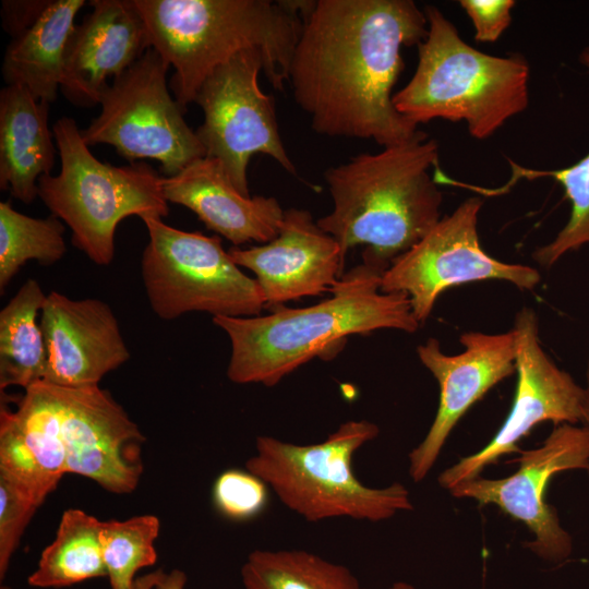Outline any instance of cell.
I'll return each instance as SVG.
<instances>
[{"label":"cell","mask_w":589,"mask_h":589,"mask_svg":"<svg viewBox=\"0 0 589 589\" xmlns=\"http://www.w3.org/2000/svg\"><path fill=\"white\" fill-rule=\"evenodd\" d=\"M426 34L425 13L412 0L305 1L288 82L312 129L382 147L416 136L393 88L405 68L401 49Z\"/></svg>","instance_id":"obj_1"},{"label":"cell","mask_w":589,"mask_h":589,"mask_svg":"<svg viewBox=\"0 0 589 589\" xmlns=\"http://www.w3.org/2000/svg\"><path fill=\"white\" fill-rule=\"evenodd\" d=\"M362 257L332 288L330 297L314 305H281L264 316H214L213 323L231 345L228 378L274 386L311 359L337 352L350 335L378 329L417 332L420 323L409 297L381 291L388 265Z\"/></svg>","instance_id":"obj_2"},{"label":"cell","mask_w":589,"mask_h":589,"mask_svg":"<svg viewBox=\"0 0 589 589\" xmlns=\"http://www.w3.org/2000/svg\"><path fill=\"white\" fill-rule=\"evenodd\" d=\"M151 47L172 65L169 87L185 112L203 83L248 49L263 56L275 89L288 82L305 1L133 0Z\"/></svg>","instance_id":"obj_3"},{"label":"cell","mask_w":589,"mask_h":589,"mask_svg":"<svg viewBox=\"0 0 589 589\" xmlns=\"http://www.w3.org/2000/svg\"><path fill=\"white\" fill-rule=\"evenodd\" d=\"M437 161L436 141L420 130L409 141L329 167L324 177L334 206L317 225L345 255L363 244L362 256L389 265L441 219L443 193L430 173Z\"/></svg>","instance_id":"obj_4"},{"label":"cell","mask_w":589,"mask_h":589,"mask_svg":"<svg viewBox=\"0 0 589 589\" xmlns=\"http://www.w3.org/2000/svg\"><path fill=\"white\" fill-rule=\"evenodd\" d=\"M418 46L410 81L393 96L396 110L419 125L434 119L465 121L477 140L493 135L529 104V64L520 53L498 57L468 45L434 5Z\"/></svg>","instance_id":"obj_5"},{"label":"cell","mask_w":589,"mask_h":589,"mask_svg":"<svg viewBox=\"0 0 589 589\" xmlns=\"http://www.w3.org/2000/svg\"><path fill=\"white\" fill-rule=\"evenodd\" d=\"M380 434L368 420H350L321 443L298 445L260 435L245 469L308 521L347 517L377 522L413 508L408 489L394 482L370 488L354 476L353 455Z\"/></svg>","instance_id":"obj_6"},{"label":"cell","mask_w":589,"mask_h":589,"mask_svg":"<svg viewBox=\"0 0 589 589\" xmlns=\"http://www.w3.org/2000/svg\"><path fill=\"white\" fill-rule=\"evenodd\" d=\"M52 131L61 169L38 180V196L71 229L73 245L95 264L109 265L121 220L169 214L163 177L144 161L116 167L98 160L73 118H60Z\"/></svg>","instance_id":"obj_7"},{"label":"cell","mask_w":589,"mask_h":589,"mask_svg":"<svg viewBox=\"0 0 589 589\" xmlns=\"http://www.w3.org/2000/svg\"><path fill=\"white\" fill-rule=\"evenodd\" d=\"M149 241L141 271L153 312L171 321L190 312L257 316L266 308L255 278L232 261L218 236L184 231L159 217H144Z\"/></svg>","instance_id":"obj_8"},{"label":"cell","mask_w":589,"mask_h":589,"mask_svg":"<svg viewBox=\"0 0 589 589\" xmlns=\"http://www.w3.org/2000/svg\"><path fill=\"white\" fill-rule=\"evenodd\" d=\"M169 67L151 47L113 79L101 96L100 113L81 131L84 142L88 146L111 145L130 163L155 159L167 177L204 157L201 141L170 96Z\"/></svg>","instance_id":"obj_9"},{"label":"cell","mask_w":589,"mask_h":589,"mask_svg":"<svg viewBox=\"0 0 589 589\" xmlns=\"http://www.w3.org/2000/svg\"><path fill=\"white\" fill-rule=\"evenodd\" d=\"M483 201H464L412 248L394 259L381 280V291L409 297L413 316L423 324L447 289L480 280H504L532 290L540 273L528 265L500 261L482 248L478 217Z\"/></svg>","instance_id":"obj_10"},{"label":"cell","mask_w":589,"mask_h":589,"mask_svg":"<svg viewBox=\"0 0 589 589\" xmlns=\"http://www.w3.org/2000/svg\"><path fill=\"white\" fill-rule=\"evenodd\" d=\"M263 68L260 50H244L217 68L194 100L204 113L195 133L205 156L218 159L247 196L248 165L255 154L271 156L286 171L297 173L280 137L274 98L259 84Z\"/></svg>","instance_id":"obj_11"},{"label":"cell","mask_w":589,"mask_h":589,"mask_svg":"<svg viewBox=\"0 0 589 589\" xmlns=\"http://www.w3.org/2000/svg\"><path fill=\"white\" fill-rule=\"evenodd\" d=\"M519 468L501 479L477 477L449 490L457 498H471L480 505H495L512 518L521 521L533 534L525 543L543 561L561 563L573 552V539L561 525L560 517L544 501L546 485L561 472L589 467V431L584 425H556L543 444L522 450Z\"/></svg>","instance_id":"obj_12"},{"label":"cell","mask_w":589,"mask_h":589,"mask_svg":"<svg viewBox=\"0 0 589 589\" xmlns=\"http://www.w3.org/2000/svg\"><path fill=\"white\" fill-rule=\"evenodd\" d=\"M512 329L517 384L510 411L488 445L440 473L437 480L443 489L449 491L460 482L474 479L502 456L519 452V441L541 422L551 421L555 426L580 423L584 387L542 348L536 312L522 308Z\"/></svg>","instance_id":"obj_13"},{"label":"cell","mask_w":589,"mask_h":589,"mask_svg":"<svg viewBox=\"0 0 589 589\" xmlns=\"http://www.w3.org/2000/svg\"><path fill=\"white\" fill-rule=\"evenodd\" d=\"M56 387L67 473L88 478L115 494L133 492L143 473L145 442L137 424L99 385Z\"/></svg>","instance_id":"obj_14"},{"label":"cell","mask_w":589,"mask_h":589,"mask_svg":"<svg viewBox=\"0 0 589 589\" xmlns=\"http://www.w3.org/2000/svg\"><path fill=\"white\" fill-rule=\"evenodd\" d=\"M459 341L464 350L457 354L443 352L436 338L417 347L419 360L438 383L440 401L425 437L408 455V472L414 482L428 476L468 409L493 386L516 373L513 329L500 334L466 332Z\"/></svg>","instance_id":"obj_15"},{"label":"cell","mask_w":589,"mask_h":589,"mask_svg":"<svg viewBox=\"0 0 589 589\" xmlns=\"http://www.w3.org/2000/svg\"><path fill=\"white\" fill-rule=\"evenodd\" d=\"M239 267L255 275L266 308L291 300L330 292L345 274L346 255L333 236L325 232L309 211L288 208L272 241L228 250Z\"/></svg>","instance_id":"obj_16"},{"label":"cell","mask_w":589,"mask_h":589,"mask_svg":"<svg viewBox=\"0 0 589 589\" xmlns=\"http://www.w3.org/2000/svg\"><path fill=\"white\" fill-rule=\"evenodd\" d=\"M39 323L47 351L44 382L71 388L98 386L130 359L117 317L99 299L73 300L52 291Z\"/></svg>","instance_id":"obj_17"},{"label":"cell","mask_w":589,"mask_h":589,"mask_svg":"<svg viewBox=\"0 0 589 589\" xmlns=\"http://www.w3.org/2000/svg\"><path fill=\"white\" fill-rule=\"evenodd\" d=\"M92 12L75 24L68 41L62 95L81 108L100 104L116 79L151 48L133 0H92Z\"/></svg>","instance_id":"obj_18"},{"label":"cell","mask_w":589,"mask_h":589,"mask_svg":"<svg viewBox=\"0 0 589 589\" xmlns=\"http://www.w3.org/2000/svg\"><path fill=\"white\" fill-rule=\"evenodd\" d=\"M65 473L56 385L39 381L19 396L1 390L0 474L40 507Z\"/></svg>","instance_id":"obj_19"},{"label":"cell","mask_w":589,"mask_h":589,"mask_svg":"<svg viewBox=\"0 0 589 589\" xmlns=\"http://www.w3.org/2000/svg\"><path fill=\"white\" fill-rule=\"evenodd\" d=\"M163 191L168 203L191 209L209 230L235 247L275 239L285 212L273 196L243 195L220 161L207 156L175 176L163 177Z\"/></svg>","instance_id":"obj_20"},{"label":"cell","mask_w":589,"mask_h":589,"mask_svg":"<svg viewBox=\"0 0 589 589\" xmlns=\"http://www.w3.org/2000/svg\"><path fill=\"white\" fill-rule=\"evenodd\" d=\"M49 105L20 85L0 91V189L25 204L38 196V180L55 165Z\"/></svg>","instance_id":"obj_21"},{"label":"cell","mask_w":589,"mask_h":589,"mask_svg":"<svg viewBox=\"0 0 589 589\" xmlns=\"http://www.w3.org/2000/svg\"><path fill=\"white\" fill-rule=\"evenodd\" d=\"M85 4V0H51L29 28L12 37L2 63L5 85L23 86L37 100H56L74 20Z\"/></svg>","instance_id":"obj_22"},{"label":"cell","mask_w":589,"mask_h":589,"mask_svg":"<svg viewBox=\"0 0 589 589\" xmlns=\"http://www.w3.org/2000/svg\"><path fill=\"white\" fill-rule=\"evenodd\" d=\"M47 294L27 279L0 312V389L43 381L47 351L38 316Z\"/></svg>","instance_id":"obj_23"},{"label":"cell","mask_w":589,"mask_h":589,"mask_svg":"<svg viewBox=\"0 0 589 589\" xmlns=\"http://www.w3.org/2000/svg\"><path fill=\"white\" fill-rule=\"evenodd\" d=\"M101 521L77 508L67 509L53 541L40 554L28 576L36 588H61L107 576L99 531Z\"/></svg>","instance_id":"obj_24"},{"label":"cell","mask_w":589,"mask_h":589,"mask_svg":"<svg viewBox=\"0 0 589 589\" xmlns=\"http://www.w3.org/2000/svg\"><path fill=\"white\" fill-rule=\"evenodd\" d=\"M241 580L244 589H365L345 565L304 550H254Z\"/></svg>","instance_id":"obj_25"},{"label":"cell","mask_w":589,"mask_h":589,"mask_svg":"<svg viewBox=\"0 0 589 589\" xmlns=\"http://www.w3.org/2000/svg\"><path fill=\"white\" fill-rule=\"evenodd\" d=\"M579 61L589 69V46L581 52ZM509 164L513 172L509 182L489 194H496L505 188H510L520 178L551 177L562 185L570 203L567 223L550 243L532 253L533 260L542 267L551 268L565 254L589 244V153L577 163L555 170H533L522 168L513 161Z\"/></svg>","instance_id":"obj_26"},{"label":"cell","mask_w":589,"mask_h":589,"mask_svg":"<svg viewBox=\"0 0 589 589\" xmlns=\"http://www.w3.org/2000/svg\"><path fill=\"white\" fill-rule=\"evenodd\" d=\"M64 226L55 216L34 218L0 203V291L28 261L49 266L67 251Z\"/></svg>","instance_id":"obj_27"},{"label":"cell","mask_w":589,"mask_h":589,"mask_svg":"<svg viewBox=\"0 0 589 589\" xmlns=\"http://www.w3.org/2000/svg\"><path fill=\"white\" fill-rule=\"evenodd\" d=\"M159 530L158 517L149 514L101 521V554L111 589H132L137 572L156 563Z\"/></svg>","instance_id":"obj_28"},{"label":"cell","mask_w":589,"mask_h":589,"mask_svg":"<svg viewBox=\"0 0 589 589\" xmlns=\"http://www.w3.org/2000/svg\"><path fill=\"white\" fill-rule=\"evenodd\" d=\"M267 485L255 474L229 469L216 479L213 502L217 510L233 520H245L256 516L267 503Z\"/></svg>","instance_id":"obj_29"},{"label":"cell","mask_w":589,"mask_h":589,"mask_svg":"<svg viewBox=\"0 0 589 589\" xmlns=\"http://www.w3.org/2000/svg\"><path fill=\"white\" fill-rule=\"evenodd\" d=\"M39 507L14 482L0 474V579L8 572L25 528Z\"/></svg>","instance_id":"obj_30"},{"label":"cell","mask_w":589,"mask_h":589,"mask_svg":"<svg viewBox=\"0 0 589 589\" xmlns=\"http://www.w3.org/2000/svg\"><path fill=\"white\" fill-rule=\"evenodd\" d=\"M514 0H460L480 43H495L512 23Z\"/></svg>","instance_id":"obj_31"},{"label":"cell","mask_w":589,"mask_h":589,"mask_svg":"<svg viewBox=\"0 0 589 589\" xmlns=\"http://www.w3.org/2000/svg\"><path fill=\"white\" fill-rule=\"evenodd\" d=\"M51 0L2 1L1 17L4 31L15 37L29 28L44 13Z\"/></svg>","instance_id":"obj_32"},{"label":"cell","mask_w":589,"mask_h":589,"mask_svg":"<svg viewBox=\"0 0 589 589\" xmlns=\"http://www.w3.org/2000/svg\"><path fill=\"white\" fill-rule=\"evenodd\" d=\"M188 577L181 569L166 572L158 568L142 576H137L132 589H185Z\"/></svg>","instance_id":"obj_33"},{"label":"cell","mask_w":589,"mask_h":589,"mask_svg":"<svg viewBox=\"0 0 589 589\" xmlns=\"http://www.w3.org/2000/svg\"><path fill=\"white\" fill-rule=\"evenodd\" d=\"M580 424L589 431V358L586 368V385L584 386ZM587 473L589 476V467Z\"/></svg>","instance_id":"obj_34"},{"label":"cell","mask_w":589,"mask_h":589,"mask_svg":"<svg viewBox=\"0 0 589 589\" xmlns=\"http://www.w3.org/2000/svg\"><path fill=\"white\" fill-rule=\"evenodd\" d=\"M389 589H418L416 588L414 586L408 584V582H404V581H398V582H395L393 584Z\"/></svg>","instance_id":"obj_35"},{"label":"cell","mask_w":589,"mask_h":589,"mask_svg":"<svg viewBox=\"0 0 589 589\" xmlns=\"http://www.w3.org/2000/svg\"><path fill=\"white\" fill-rule=\"evenodd\" d=\"M0 589H11V588L5 585H1Z\"/></svg>","instance_id":"obj_36"}]
</instances>
